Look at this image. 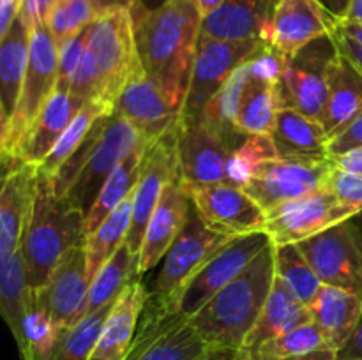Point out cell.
<instances>
[{
	"mask_svg": "<svg viewBox=\"0 0 362 360\" xmlns=\"http://www.w3.org/2000/svg\"><path fill=\"white\" fill-rule=\"evenodd\" d=\"M131 16L144 69L170 104L180 112L204 21L197 0H165L152 9L138 2Z\"/></svg>",
	"mask_w": 362,
	"mask_h": 360,
	"instance_id": "obj_1",
	"label": "cell"
},
{
	"mask_svg": "<svg viewBox=\"0 0 362 360\" xmlns=\"http://www.w3.org/2000/svg\"><path fill=\"white\" fill-rule=\"evenodd\" d=\"M83 210L57 193L52 179L37 166L34 200L20 244L32 289L42 288L67 251L83 242Z\"/></svg>",
	"mask_w": 362,
	"mask_h": 360,
	"instance_id": "obj_2",
	"label": "cell"
},
{
	"mask_svg": "<svg viewBox=\"0 0 362 360\" xmlns=\"http://www.w3.org/2000/svg\"><path fill=\"white\" fill-rule=\"evenodd\" d=\"M138 60L131 11L99 14L90 25L87 48L69 92L85 102L95 101L113 112V102Z\"/></svg>",
	"mask_w": 362,
	"mask_h": 360,
	"instance_id": "obj_3",
	"label": "cell"
},
{
	"mask_svg": "<svg viewBox=\"0 0 362 360\" xmlns=\"http://www.w3.org/2000/svg\"><path fill=\"white\" fill-rule=\"evenodd\" d=\"M274 284V244L189 318L211 346L239 349L257 323Z\"/></svg>",
	"mask_w": 362,
	"mask_h": 360,
	"instance_id": "obj_4",
	"label": "cell"
},
{
	"mask_svg": "<svg viewBox=\"0 0 362 360\" xmlns=\"http://www.w3.org/2000/svg\"><path fill=\"white\" fill-rule=\"evenodd\" d=\"M211 348L175 302L148 292L136 334L122 360H198Z\"/></svg>",
	"mask_w": 362,
	"mask_h": 360,
	"instance_id": "obj_5",
	"label": "cell"
},
{
	"mask_svg": "<svg viewBox=\"0 0 362 360\" xmlns=\"http://www.w3.org/2000/svg\"><path fill=\"white\" fill-rule=\"evenodd\" d=\"M57 78H59V44L49 32L48 25H35L30 32L27 71L18 95L16 108L11 115L9 155L16 154L32 124L57 90Z\"/></svg>",
	"mask_w": 362,
	"mask_h": 360,
	"instance_id": "obj_6",
	"label": "cell"
},
{
	"mask_svg": "<svg viewBox=\"0 0 362 360\" xmlns=\"http://www.w3.org/2000/svg\"><path fill=\"white\" fill-rule=\"evenodd\" d=\"M332 166L329 157L278 155L262 162L243 189L267 212L324 189Z\"/></svg>",
	"mask_w": 362,
	"mask_h": 360,
	"instance_id": "obj_7",
	"label": "cell"
},
{
	"mask_svg": "<svg viewBox=\"0 0 362 360\" xmlns=\"http://www.w3.org/2000/svg\"><path fill=\"white\" fill-rule=\"evenodd\" d=\"M338 48L332 35H324L290 56L276 85L279 109L292 108L318 120L327 102V67Z\"/></svg>",
	"mask_w": 362,
	"mask_h": 360,
	"instance_id": "obj_8",
	"label": "cell"
},
{
	"mask_svg": "<svg viewBox=\"0 0 362 360\" xmlns=\"http://www.w3.org/2000/svg\"><path fill=\"white\" fill-rule=\"evenodd\" d=\"M324 284L349 289L362 299V228L352 219L297 244Z\"/></svg>",
	"mask_w": 362,
	"mask_h": 360,
	"instance_id": "obj_9",
	"label": "cell"
},
{
	"mask_svg": "<svg viewBox=\"0 0 362 360\" xmlns=\"http://www.w3.org/2000/svg\"><path fill=\"white\" fill-rule=\"evenodd\" d=\"M269 244H272V240L265 232L232 236L198 268L197 274L180 289L175 299L177 309L187 318L198 313L216 293L221 292L230 281H233Z\"/></svg>",
	"mask_w": 362,
	"mask_h": 360,
	"instance_id": "obj_10",
	"label": "cell"
},
{
	"mask_svg": "<svg viewBox=\"0 0 362 360\" xmlns=\"http://www.w3.org/2000/svg\"><path fill=\"white\" fill-rule=\"evenodd\" d=\"M179 124L148 141L141 159L140 176L133 193V212H131L129 232L126 246L133 254H138L144 244L148 219L159 203L165 187L179 176Z\"/></svg>",
	"mask_w": 362,
	"mask_h": 360,
	"instance_id": "obj_11",
	"label": "cell"
},
{
	"mask_svg": "<svg viewBox=\"0 0 362 360\" xmlns=\"http://www.w3.org/2000/svg\"><path fill=\"white\" fill-rule=\"evenodd\" d=\"M264 41H221L200 34L180 120H198L225 81L255 55Z\"/></svg>",
	"mask_w": 362,
	"mask_h": 360,
	"instance_id": "obj_12",
	"label": "cell"
},
{
	"mask_svg": "<svg viewBox=\"0 0 362 360\" xmlns=\"http://www.w3.org/2000/svg\"><path fill=\"white\" fill-rule=\"evenodd\" d=\"M148 141L151 140L126 119L110 115L98 143L87 155L66 196H69L83 210V214H87L98 200L99 191L103 189L108 176L115 172L117 166L134 148L147 145Z\"/></svg>",
	"mask_w": 362,
	"mask_h": 360,
	"instance_id": "obj_13",
	"label": "cell"
},
{
	"mask_svg": "<svg viewBox=\"0 0 362 360\" xmlns=\"http://www.w3.org/2000/svg\"><path fill=\"white\" fill-rule=\"evenodd\" d=\"M230 239L232 236L209 228L191 203L186 222L165 254L161 272L152 282V295L175 302L180 289L197 274L198 268Z\"/></svg>",
	"mask_w": 362,
	"mask_h": 360,
	"instance_id": "obj_14",
	"label": "cell"
},
{
	"mask_svg": "<svg viewBox=\"0 0 362 360\" xmlns=\"http://www.w3.org/2000/svg\"><path fill=\"white\" fill-rule=\"evenodd\" d=\"M356 212L343 205L327 187L297 200L285 201L265 212L264 232L274 246L299 244L338 222L356 217Z\"/></svg>",
	"mask_w": 362,
	"mask_h": 360,
	"instance_id": "obj_15",
	"label": "cell"
},
{
	"mask_svg": "<svg viewBox=\"0 0 362 360\" xmlns=\"http://www.w3.org/2000/svg\"><path fill=\"white\" fill-rule=\"evenodd\" d=\"M179 175L187 193L223 184L232 155V143L204 120L179 122Z\"/></svg>",
	"mask_w": 362,
	"mask_h": 360,
	"instance_id": "obj_16",
	"label": "cell"
},
{
	"mask_svg": "<svg viewBox=\"0 0 362 360\" xmlns=\"http://www.w3.org/2000/svg\"><path fill=\"white\" fill-rule=\"evenodd\" d=\"M191 203L202 221L226 236L264 232L265 210L243 189L230 184H214L189 193Z\"/></svg>",
	"mask_w": 362,
	"mask_h": 360,
	"instance_id": "obj_17",
	"label": "cell"
},
{
	"mask_svg": "<svg viewBox=\"0 0 362 360\" xmlns=\"http://www.w3.org/2000/svg\"><path fill=\"white\" fill-rule=\"evenodd\" d=\"M112 115L126 119L148 140L161 136L180 122V112L170 104L158 85L148 78L141 60H138L117 95Z\"/></svg>",
	"mask_w": 362,
	"mask_h": 360,
	"instance_id": "obj_18",
	"label": "cell"
},
{
	"mask_svg": "<svg viewBox=\"0 0 362 360\" xmlns=\"http://www.w3.org/2000/svg\"><path fill=\"white\" fill-rule=\"evenodd\" d=\"M338 23L318 0H278L265 42L290 59L315 39L334 34Z\"/></svg>",
	"mask_w": 362,
	"mask_h": 360,
	"instance_id": "obj_19",
	"label": "cell"
},
{
	"mask_svg": "<svg viewBox=\"0 0 362 360\" xmlns=\"http://www.w3.org/2000/svg\"><path fill=\"white\" fill-rule=\"evenodd\" d=\"M83 242L67 251L49 275L48 282L42 286L53 320L60 328L71 327L80 321L87 309L90 277Z\"/></svg>",
	"mask_w": 362,
	"mask_h": 360,
	"instance_id": "obj_20",
	"label": "cell"
},
{
	"mask_svg": "<svg viewBox=\"0 0 362 360\" xmlns=\"http://www.w3.org/2000/svg\"><path fill=\"white\" fill-rule=\"evenodd\" d=\"M191 207V196L184 187L180 175L175 176L163 191L159 203L156 205L151 219H148L147 229H145L144 244L138 253L140 265L138 270L140 275L147 274L168 253L170 246L182 229L187 219V212Z\"/></svg>",
	"mask_w": 362,
	"mask_h": 360,
	"instance_id": "obj_21",
	"label": "cell"
},
{
	"mask_svg": "<svg viewBox=\"0 0 362 360\" xmlns=\"http://www.w3.org/2000/svg\"><path fill=\"white\" fill-rule=\"evenodd\" d=\"M278 0H225L202 21V35L221 41H264Z\"/></svg>",
	"mask_w": 362,
	"mask_h": 360,
	"instance_id": "obj_22",
	"label": "cell"
},
{
	"mask_svg": "<svg viewBox=\"0 0 362 360\" xmlns=\"http://www.w3.org/2000/svg\"><path fill=\"white\" fill-rule=\"evenodd\" d=\"M148 299V292L141 277L133 279L124 288L110 309L103 325L101 335L90 360H122L136 334L141 311Z\"/></svg>",
	"mask_w": 362,
	"mask_h": 360,
	"instance_id": "obj_23",
	"label": "cell"
},
{
	"mask_svg": "<svg viewBox=\"0 0 362 360\" xmlns=\"http://www.w3.org/2000/svg\"><path fill=\"white\" fill-rule=\"evenodd\" d=\"M85 104L71 92L55 90L13 157L39 166Z\"/></svg>",
	"mask_w": 362,
	"mask_h": 360,
	"instance_id": "obj_24",
	"label": "cell"
},
{
	"mask_svg": "<svg viewBox=\"0 0 362 360\" xmlns=\"http://www.w3.org/2000/svg\"><path fill=\"white\" fill-rule=\"evenodd\" d=\"M308 321H311L310 309L293 296V293L286 288L281 279L274 275V284L269 293L267 302L239 352L244 356L253 355L262 344L279 337V335H285L286 332L293 330Z\"/></svg>",
	"mask_w": 362,
	"mask_h": 360,
	"instance_id": "obj_25",
	"label": "cell"
},
{
	"mask_svg": "<svg viewBox=\"0 0 362 360\" xmlns=\"http://www.w3.org/2000/svg\"><path fill=\"white\" fill-rule=\"evenodd\" d=\"M362 109V73L343 53L327 67V102L320 116L325 133L332 134Z\"/></svg>",
	"mask_w": 362,
	"mask_h": 360,
	"instance_id": "obj_26",
	"label": "cell"
},
{
	"mask_svg": "<svg viewBox=\"0 0 362 360\" xmlns=\"http://www.w3.org/2000/svg\"><path fill=\"white\" fill-rule=\"evenodd\" d=\"M311 321L318 325L338 352L356 328L362 313V299L349 289L324 284L310 307Z\"/></svg>",
	"mask_w": 362,
	"mask_h": 360,
	"instance_id": "obj_27",
	"label": "cell"
},
{
	"mask_svg": "<svg viewBox=\"0 0 362 360\" xmlns=\"http://www.w3.org/2000/svg\"><path fill=\"white\" fill-rule=\"evenodd\" d=\"M278 155H300V157H327L329 134L318 120L292 108H281L276 116L271 134Z\"/></svg>",
	"mask_w": 362,
	"mask_h": 360,
	"instance_id": "obj_28",
	"label": "cell"
},
{
	"mask_svg": "<svg viewBox=\"0 0 362 360\" xmlns=\"http://www.w3.org/2000/svg\"><path fill=\"white\" fill-rule=\"evenodd\" d=\"M30 32V25L20 14L0 42V101L9 116L16 108L18 95L27 71Z\"/></svg>",
	"mask_w": 362,
	"mask_h": 360,
	"instance_id": "obj_29",
	"label": "cell"
},
{
	"mask_svg": "<svg viewBox=\"0 0 362 360\" xmlns=\"http://www.w3.org/2000/svg\"><path fill=\"white\" fill-rule=\"evenodd\" d=\"M30 293L32 288L20 251L0 253V316L9 327L14 341L21 335Z\"/></svg>",
	"mask_w": 362,
	"mask_h": 360,
	"instance_id": "obj_30",
	"label": "cell"
},
{
	"mask_svg": "<svg viewBox=\"0 0 362 360\" xmlns=\"http://www.w3.org/2000/svg\"><path fill=\"white\" fill-rule=\"evenodd\" d=\"M251 360H336V349L318 325L308 321L262 344Z\"/></svg>",
	"mask_w": 362,
	"mask_h": 360,
	"instance_id": "obj_31",
	"label": "cell"
},
{
	"mask_svg": "<svg viewBox=\"0 0 362 360\" xmlns=\"http://www.w3.org/2000/svg\"><path fill=\"white\" fill-rule=\"evenodd\" d=\"M148 145V143H147ZM147 145L134 148L122 162L115 168V172L108 176L103 189L99 191L98 200L94 201L90 210L85 214L83 221V233L85 236L90 235L127 196L134 191L140 176L141 159H144L145 148Z\"/></svg>",
	"mask_w": 362,
	"mask_h": 360,
	"instance_id": "obj_32",
	"label": "cell"
},
{
	"mask_svg": "<svg viewBox=\"0 0 362 360\" xmlns=\"http://www.w3.org/2000/svg\"><path fill=\"white\" fill-rule=\"evenodd\" d=\"M138 265H140V256L131 253L129 247L122 244L92 279L85 314L95 313L115 302L133 279L141 277Z\"/></svg>",
	"mask_w": 362,
	"mask_h": 360,
	"instance_id": "obj_33",
	"label": "cell"
},
{
	"mask_svg": "<svg viewBox=\"0 0 362 360\" xmlns=\"http://www.w3.org/2000/svg\"><path fill=\"white\" fill-rule=\"evenodd\" d=\"M133 193L90 235L85 236L83 244L85 253H87L88 277H90V282L98 275V272L101 270L103 265L126 242V236L131 224V212H133Z\"/></svg>",
	"mask_w": 362,
	"mask_h": 360,
	"instance_id": "obj_34",
	"label": "cell"
},
{
	"mask_svg": "<svg viewBox=\"0 0 362 360\" xmlns=\"http://www.w3.org/2000/svg\"><path fill=\"white\" fill-rule=\"evenodd\" d=\"M279 112L274 85L247 80L235 116V129L243 136L265 134L271 136Z\"/></svg>",
	"mask_w": 362,
	"mask_h": 360,
	"instance_id": "obj_35",
	"label": "cell"
},
{
	"mask_svg": "<svg viewBox=\"0 0 362 360\" xmlns=\"http://www.w3.org/2000/svg\"><path fill=\"white\" fill-rule=\"evenodd\" d=\"M250 62V60H247ZM247 62L240 66L228 80L225 81L221 88L212 95L211 101L205 104L204 112H202L200 119L205 124L218 131L219 134L226 138L235 148L240 141L244 140L243 134L237 133L235 129V116L237 109H239L240 97H243L244 87H246L247 80H250V73H247Z\"/></svg>",
	"mask_w": 362,
	"mask_h": 360,
	"instance_id": "obj_36",
	"label": "cell"
},
{
	"mask_svg": "<svg viewBox=\"0 0 362 360\" xmlns=\"http://www.w3.org/2000/svg\"><path fill=\"white\" fill-rule=\"evenodd\" d=\"M274 275L285 282L297 300L310 307L324 286L297 244L274 246Z\"/></svg>",
	"mask_w": 362,
	"mask_h": 360,
	"instance_id": "obj_37",
	"label": "cell"
},
{
	"mask_svg": "<svg viewBox=\"0 0 362 360\" xmlns=\"http://www.w3.org/2000/svg\"><path fill=\"white\" fill-rule=\"evenodd\" d=\"M113 304L85 314L80 321L62 328L48 360H90Z\"/></svg>",
	"mask_w": 362,
	"mask_h": 360,
	"instance_id": "obj_38",
	"label": "cell"
},
{
	"mask_svg": "<svg viewBox=\"0 0 362 360\" xmlns=\"http://www.w3.org/2000/svg\"><path fill=\"white\" fill-rule=\"evenodd\" d=\"M103 115H112V112L95 101L85 102V104L81 106L80 112H78V115L73 119V122L69 124V127H67V129L64 131L62 136L59 138V141H57L55 147L52 148V152H49L45 157V161L39 164V172L46 173V175L49 176L55 175V173L59 172L60 166L80 148V145L83 143V140L87 138L88 131L92 129V126H94Z\"/></svg>",
	"mask_w": 362,
	"mask_h": 360,
	"instance_id": "obj_39",
	"label": "cell"
},
{
	"mask_svg": "<svg viewBox=\"0 0 362 360\" xmlns=\"http://www.w3.org/2000/svg\"><path fill=\"white\" fill-rule=\"evenodd\" d=\"M274 157H278V150L271 136H265V134L244 136V140L233 148L230 155L225 184L244 187L262 162Z\"/></svg>",
	"mask_w": 362,
	"mask_h": 360,
	"instance_id": "obj_40",
	"label": "cell"
},
{
	"mask_svg": "<svg viewBox=\"0 0 362 360\" xmlns=\"http://www.w3.org/2000/svg\"><path fill=\"white\" fill-rule=\"evenodd\" d=\"M98 18L90 0H59L48 18V28L57 44L73 37Z\"/></svg>",
	"mask_w": 362,
	"mask_h": 360,
	"instance_id": "obj_41",
	"label": "cell"
},
{
	"mask_svg": "<svg viewBox=\"0 0 362 360\" xmlns=\"http://www.w3.org/2000/svg\"><path fill=\"white\" fill-rule=\"evenodd\" d=\"M286 62H288V56L283 55L278 48L269 42H262L260 48L247 62V73H250L251 80L276 87L285 73Z\"/></svg>",
	"mask_w": 362,
	"mask_h": 360,
	"instance_id": "obj_42",
	"label": "cell"
},
{
	"mask_svg": "<svg viewBox=\"0 0 362 360\" xmlns=\"http://www.w3.org/2000/svg\"><path fill=\"white\" fill-rule=\"evenodd\" d=\"M90 25L59 44V78H57V90L69 92L71 81H73L74 73L80 67L85 48H87Z\"/></svg>",
	"mask_w": 362,
	"mask_h": 360,
	"instance_id": "obj_43",
	"label": "cell"
},
{
	"mask_svg": "<svg viewBox=\"0 0 362 360\" xmlns=\"http://www.w3.org/2000/svg\"><path fill=\"white\" fill-rule=\"evenodd\" d=\"M325 187L357 215L362 214V175L359 173L332 166Z\"/></svg>",
	"mask_w": 362,
	"mask_h": 360,
	"instance_id": "obj_44",
	"label": "cell"
},
{
	"mask_svg": "<svg viewBox=\"0 0 362 360\" xmlns=\"http://www.w3.org/2000/svg\"><path fill=\"white\" fill-rule=\"evenodd\" d=\"M362 147V109L354 119H350L345 126L336 129L334 133L329 134L327 148L325 154L327 157H336V155L346 154L350 150Z\"/></svg>",
	"mask_w": 362,
	"mask_h": 360,
	"instance_id": "obj_45",
	"label": "cell"
},
{
	"mask_svg": "<svg viewBox=\"0 0 362 360\" xmlns=\"http://www.w3.org/2000/svg\"><path fill=\"white\" fill-rule=\"evenodd\" d=\"M57 4L59 0H23L20 14L30 25V28H34L35 25L48 23L49 14L55 9Z\"/></svg>",
	"mask_w": 362,
	"mask_h": 360,
	"instance_id": "obj_46",
	"label": "cell"
},
{
	"mask_svg": "<svg viewBox=\"0 0 362 360\" xmlns=\"http://www.w3.org/2000/svg\"><path fill=\"white\" fill-rule=\"evenodd\" d=\"M332 39H334V44H336V48H338V52L343 53L346 59L352 60L354 66H356L357 69L362 73V44L361 42L356 41L354 37H350V35H346L345 32L339 30L338 27H336L334 34H332Z\"/></svg>",
	"mask_w": 362,
	"mask_h": 360,
	"instance_id": "obj_47",
	"label": "cell"
},
{
	"mask_svg": "<svg viewBox=\"0 0 362 360\" xmlns=\"http://www.w3.org/2000/svg\"><path fill=\"white\" fill-rule=\"evenodd\" d=\"M336 360H362V313L350 337L336 352Z\"/></svg>",
	"mask_w": 362,
	"mask_h": 360,
	"instance_id": "obj_48",
	"label": "cell"
},
{
	"mask_svg": "<svg viewBox=\"0 0 362 360\" xmlns=\"http://www.w3.org/2000/svg\"><path fill=\"white\" fill-rule=\"evenodd\" d=\"M21 4L23 0H0V42L11 30L16 18L20 16Z\"/></svg>",
	"mask_w": 362,
	"mask_h": 360,
	"instance_id": "obj_49",
	"label": "cell"
},
{
	"mask_svg": "<svg viewBox=\"0 0 362 360\" xmlns=\"http://www.w3.org/2000/svg\"><path fill=\"white\" fill-rule=\"evenodd\" d=\"M329 159H331L332 164L338 166V168L362 175V147L356 148V150L346 152V154L336 155V157H329Z\"/></svg>",
	"mask_w": 362,
	"mask_h": 360,
	"instance_id": "obj_50",
	"label": "cell"
},
{
	"mask_svg": "<svg viewBox=\"0 0 362 360\" xmlns=\"http://www.w3.org/2000/svg\"><path fill=\"white\" fill-rule=\"evenodd\" d=\"M9 136H11V116L0 101V161L9 155Z\"/></svg>",
	"mask_w": 362,
	"mask_h": 360,
	"instance_id": "obj_51",
	"label": "cell"
},
{
	"mask_svg": "<svg viewBox=\"0 0 362 360\" xmlns=\"http://www.w3.org/2000/svg\"><path fill=\"white\" fill-rule=\"evenodd\" d=\"M90 2L99 16V14H105V13H110V11H117V9L131 11L138 2H140V0H90Z\"/></svg>",
	"mask_w": 362,
	"mask_h": 360,
	"instance_id": "obj_52",
	"label": "cell"
},
{
	"mask_svg": "<svg viewBox=\"0 0 362 360\" xmlns=\"http://www.w3.org/2000/svg\"><path fill=\"white\" fill-rule=\"evenodd\" d=\"M198 360H243L240 359L239 349L225 348V346H212L207 353L200 356Z\"/></svg>",
	"mask_w": 362,
	"mask_h": 360,
	"instance_id": "obj_53",
	"label": "cell"
},
{
	"mask_svg": "<svg viewBox=\"0 0 362 360\" xmlns=\"http://www.w3.org/2000/svg\"><path fill=\"white\" fill-rule=\"evenodd\" d=\"M318 2H320L336 20L343 21L346 20V14H349L350 2H352V0H318Z\"/></svg>",
	"mask_w": 362,
	"mask_h": 360,
	"instance_id": "obj_54",
	"label": "cell"
},
{
	"mask_svg": "<svg viewBox=\"0 0 362 360\" xmlns=\"http://www.w3.org/2000/svg\"><path fill=\"white\" fill-rule=\"evenodd\" d=\"M343 21H350V23H356L362 27V0H352L350 2L349 14H346V20Z\"/></svg>",
	"mask_w": 362,
	"mask_h": 360,
	"instance_id": "obj_55",
	"label": "cell"
},
{
	"mask_svg": "<svg viewBox=\"0 0 362 360\" xmlns=\"http://www.w3.org/2000/svg\"><path fill=\"white\" fill-rule=\"evenodd\" d=\"M338 28L341 32H345L346 35H350V37L356 39V41H359L362 44V27H359V25L350 23V21H339Z\"/></svg>",
	"mask_w": 362,
	"mask_h": 360,
	"instance_id": "obj_56",
	"label": "cell"
},
{
	"mask_svg": "<svg viewBox=\"0 0 362 360\" xmlns=\"http://www.w3.org/2000/svg\"><path fill=\"white\" fill-rule=\"evenodd\" d=\"M223 2H225V0H197V4H198V7H200L202 14H204V18L207 16V14H211L212 11L218 9V7L221 6Z\"/></svg>",
	"mask_w": 362,
	"mask_h": 360,
	"instance_id": "obj_57",
	"label": "cell"
},
{
	"mask_svg": "<svg viewBox=\"0 0 362 360\" xmlns=\"http://www.w3.org/2000/svg\"><path fill=\"white\" fill-rule=\"evenodd\" d=\"M141 4H144L145 7H148V9H152V7H158L159 4H163L165 0H140Z\"/></svg>",
	"mask_w": 362,
	"mask_h": 360,
	"instance_id": "obj_58",
	"label": "cell"
}]
</instances>
